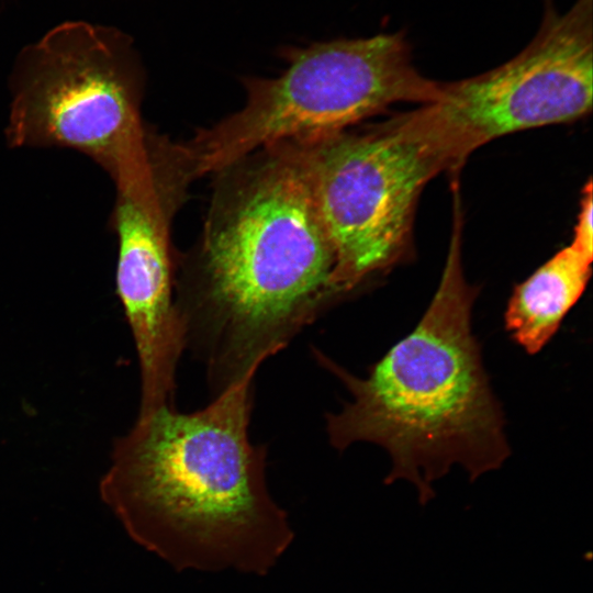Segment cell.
Here are the masks:
<instances>
[{
    "label": "cell",
    "instance_id": "1",
    "mask_svg": "<svg viewBox=\"0 0 593 593\" xmlns=\"http://www.w3.org/2000/svg\"><path fill=\"white\" fill-rule=\"evenodd\" d=\"M216 175L202 232L176 258L186 350L213 395L248 377L346 296L301 144L259 147Z\"/></svg>",
    "mask_w": 593,
    "mask_h": 593
},
{
    "label": "cell",
    "instance_id": "2",
    "mask_svg": "<svg viewBox=\"0 0 593 593\" xmlns=\"http://www.w3.org/2000/svg\"><path fill=\"white\" fill-rule=\"evenodd\" d=\"M254 377L203 409L138 414L100 483L127 534L179 572L266 575L293 541L266 479V445L248 434Z\"/></svg>",
    "mask_w": 593,
    "mask_h": 593
},
{
    "label": "cell",
    "instance_id": "3",
    "mask_svg": "<svg viewBox=\"0 0 593 593\" xmlns=\"http://www.w3.org/2000/svg\"><path fill=\"white\" fill-rule=\"evenodd\" d=\"M478 294L465 276L461 201L454 199L443 273L416 326L363 378L312 348L350 394L339 412L325 416L329 444L340 451L356 443L380 446L391 460L384 482H411L421 504L454 466L474 481L511 455L505 415L472 331Z\"/></svg>",
    "mask_w": 593,
    "mask_h": 593
},
{
    "label": "cell",
    "instance_id": "4",
    "mask_svg": "<svg viewBox=\"0 0 593 593\" xmlns=\"http://www.w3.org/2000/svg\"><path fill=\"white\" fill-rule=\"evenodd\" d=\"M295 139L334 250L335 283L346 298L409 258L424 188L467 160L432 104Z\"/></svg>",
    "mask_w": 593,
    "mask_h": 593
},
{
    "label": "cell",
    "instance_id": "5",
    "mask_svg": "<svg viewBox=\"0 0 593 593\" xmlns=\"http://www.w3.org/2000/svg\"><path fill=\"white\" fill-rule=\"evenodd\" d=\"M276 78H244L246 102L182 144L195 178L265 145L342 131L402 102L436 103L441 82L423 76L403 32L287 48Z\"/></svg>",
    "mask_w": 593,
    "mask_h": 593
},
{
    "label": "cell",
    "instance_id": "6",
    "mask_svg": "<svg viewBox=\"0 0 593 593\" xmlns=\"http://www.w3.org/2000/svg\"><path fill=\"white\" fill-rule=\"evenodd\" d=\"M10 85L11 147L75 149L112 180L146 165L144 69L121 31L61 23L20 53Z\"/></svg>",
    "mask_w": 593,
    "mask_h": 593
},
{
    "label": "cell",
    "instance_id": "7",
    "mask_svg": "<svg viewBox=\"0 0 593 593\" xmlns=\"http://www.w3.org/2000/svg\"><path fill=\"white\" fill-rule=\"evenodd\" d=\"M432 103L462 154L511 133L577 121L593 101V0L560 12L544 0L536 35L483 74L441 82Z\"/></svg>",
    "mask_w": 593,
    "mask_h": 593
},
{
    "label": "cell",
    "instance_id": "8",
    "mask_svg": "<svg viewBox=\"0 0 593 593\" xmlns=\"http://www.w3.org/2000/svg\"><path fill=\"white\" fill-rule=\"evenodd\" d=\"M115 190L109 220L118 240L115 287L138 360V413H146L174 405L177 367L186 350L170 225L187 192L155 170L144 181L116 183Z\"/></svg>",
    "mask_w": 593,
    "mask_h": 593
},
{
    "label": "cell",
    "instance_id": "9",
    "mask_svg": "<svg viewBox=\"0 0 593 593\" xmlns=\"http://www.w3.org/2000/svg\"><path fill=\"white\" fill-rule=\"evenodd\" d=\"M593 256L571 243L513 288L504 326L527 354L541 351L586 289Z\"/></svg>",
    "mask_w": 593,
    "mask_h": 593
},
{
    "label": "cell",
    "instance_id": "10",
    "mask_svg": "<svg viewBox=\"0 0 593 593\" xmlns=\"http://www.w3.org/2000/svg\"><path fill=\"white\" fill-rule=\"evenodd\" d=\"M593 203L592 182L588 181L582 190L580 210L574 226L571 244L586 255L593 256Z\"/></svg>",
    "mask_w": 593,
    "mask_h": 593
}]
</instances>
